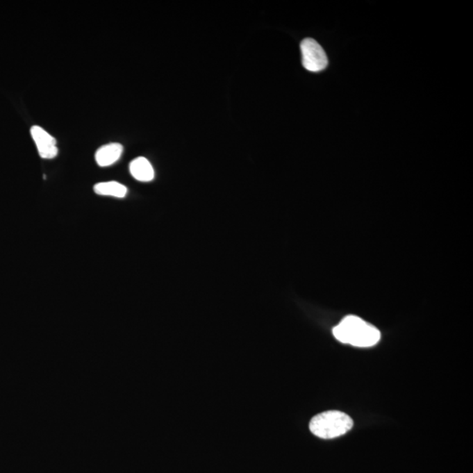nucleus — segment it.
<instances>
[{"label": "nucleus", "mask_w": 473, "mask_h": 473, "mask_svg": "<svg viewBox=\"0 0 473 473\" xmlns=\"http://www.w3.org/2000/svg\"><path fill=\"white\" fill-rule=\"evenodd\" d=\"M333 334L338 341L356 347H371L381 340V332L377 328L355 315L345 317L333 329Z\"/></svg>", "instance_id": "1"}, {"label": "nucleus", "mask_w": 473, "mask_h": 473, "mask_svg": "<svg viewBox=\"0 0 473 473\" xmlns=\"http://www.w3.org/2000/svg\"><path fill=\"white\" fill-rule=\"evenodd\" d=\"M354 427V421L344 412L331 410L321 413L311 419L310 429L317 437L332 439L341 437Z\"/></svg>", "instance_id": "2"}, {"label": "nucleus", "mask_w": 473, "mask_h": 473, "mask_svg": "<svg viewBox=\"0 0 473 473\" xmlns=\"http://www.w3.org/2000/svg\"><path fill=\"white\" fill-rule=\"evenodd\" d=\"M301 57L305 69L310 72H320L326 68L328 58L320 43L307 38L301 43Z\"/></svg>", "instance_id": "3"}, {"label": "nucleus", "mask_w": 473, "mask_h": 473, "mask_svg": "<svg viewBox=\"0 0 473 473\" xmlns=\"http://www.w3.org/2000/svg\"><path fill=\"white\" fill-rule=\"evenodd\" d=\"M30 132L35 140L39 154L43 159H53L58 154L56 140L42 127L33 126Z\"/></svg>", "instance_id": "4"}, {"label": "nucleus", "mask_w": 473, "mask_h": 473, "mask_svg": "<svg viewBox=\"0 0 473 473\" xmlns=\"http://www.w3.org/2000/svg\"><path fill=\"white\" fill-rule=\"evenodd\" d=\"M124 147L119 143H110L97 149L95 159L97 165L109 167L120 159L123 153Z\"/></svg>", "instance_id": "5"}, {"label": "nucleus", "mask_w": 473, "mask_h": 473, "mask_svg": "<svg viewBox=\"0 0 473 473\" xmlns=\"http://www.w3.org/2000/svg\"><path fill=\"white\" fill-rule=\"evenodd\" d=\"M130 173L134 179L140 182H151L154 179V170L152 164L145 157H138L129 166Z\"/></svg>", "instance_id": "6"}, {"label": "nucleus", "mask_w": 473, "mask_h": 473, "mask_svg": "<svg viewBox=\"0 0 473 473\" xmlns=\"http://www.w3.org/2000/svg\"><path fill=\"white\" fill-rule=\"evenodd\" d=\"M94 191L100 196L113 197L117 199H124L127 194L126 187L114 181L97 183L94 186Z\"/></svg>", "instance_id": "7"}]
</instances>
